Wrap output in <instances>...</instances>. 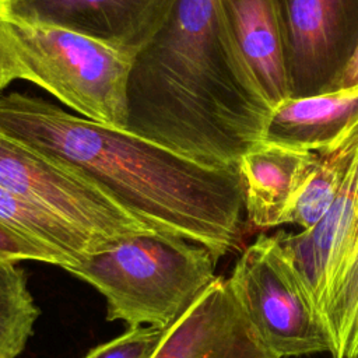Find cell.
<instances>
[{
    "label": "cell",
    "mask_w": 358,
    "mask_h": 358,
    "mask_svg": "<svg viewBox=\"0 0 358 358\" xmlns=\"http://www.w3.org/2000/svg\"><path fill=\"white\" fill-rule=\"evenodd\" d=\"M0 133L77 169L151 231L201 245L215 260L243 243L238 166L201 165L21 92L0 96Z\"/></svg>",
    "instance_id": "1"
},
{
    "label": "cell",
    "mask_w": 358,
    "mask_h": 358,
    "mask_svg": "<svg viewBox=\"0 0 358 358\" xmlns=\"http://www.w3.org/2000/svg\"><path fill=\"white\" fill-rule=\"evenodd\" d=\"M126 112V130L201 165L229 168L264 141L273 108L217 0H179L131 59Z\"/></svg>",
    "instance_id": "2"
},
{
    "label": "cell",
    "mask_w": 358,
    "mask_h": 358,
    "mask_svg": "<svg viewBox=\"0 0 358 358\" xmlns=\"http://www.w3.org/2000/svg\"><path fill=\"white\" fill-rule=\"evenodd\" d=\"M215 262L201 245L151 231L113 241L64 270L105 296L108 320L130 330L168 329L217 278Z\"/></svg>",
    "instance_id": "3"
},
{
    "label": "cell",
    "mask_w": 358,
    "mask_h": 358,
    "mask_svg": "<svg viewBox=\"0 0 358 358\" xmlns=\"http://www.w3.org/2000/svg\"><path fill=\"white\" fill-rule=\"evenodd\" d=\"M130 66L131 57L88 36L0 14V96L24 80L81 117L126 130Z\"/></svg>",
    "instance_id": "4"
},
{
    "label": "cell",
    "mask_w": 358,
    "mask_h": 358,
    "mask_svg": "<svg viewBox=\"0 0 358 358\" xmlns=\"http://www.w3.org/2000/svg\"><path fill=\"white\" fill-rule=\"evenodd\" d=\"M253 329L277 357L333 351L330 330L275 235L243 249L228 277Z\"/></svg>",
    "instance_id": "5"
},
{
    "label": "cell",
    "mask_w": 358,
    "mask_h": 358,
    "mask_svg": "<svg viewBox=\"0 0 358 358\" xmlns=\"http://www.w3.org/2000/svg\"><path fill=\"white\" fill-rule=\"evenodd\" d=\"M0 186L56 214L103 246L151 232L77 169L1 133Z\"/></svg>",
    "instance_id": "6"
},
{
    "label": "cell",
    "mask_w": 358,
    "mask_h": 358,
    "mask_svg": "<svg viewBox=\"0 0 358 358\" xmlns=\"http://www.w3.org/2000/svg\"><path fill=\"white\" fill-rule=\"evenodd\" d=\"M291 98L320 95L358 45V0H277Z\"/></svg>",
    "instance_id": "7"
},
{
    "label": "cell",
    "mask_w": 358,
    "mask_h": 358,
    "mask_svg": "<svg viewBox=\"0 0 358 358\" xmlns=\"http://www.w3.org/2000/svg\"><path fill=\"white\" fill-rule=\"evenodd\" d=\"M179 0H7L4 13L64 28L134 57L162 28Z\"/></svg>",
    "instance_id": "8"
},
{
    "label": "cell",
    "mask_w": 358,
    "mask_h": 358,
    "mask_svg": "<svg viewBox=\"0 0 358 358\" xmlns=\"http://www.w3.org/2000/svg\"><path fill=\"white\" fill-rule=\"evenodd\" d=\"M151 358H277L239 305L229 280L217 277L166 329Z\"/></svg>",
    "instance_id": "9"
},
{
    "label": "cell",
    "mask_w": 358,
    "mask_h": 358,
    "mask_svg": "<svg viewBox=\"0 0 358 358\" xmlns=\"http://www.w3.org/2000/svg\"><path fill=\"white\" fill-rule=\"evenodd\" d=\"M357 217L358 145L343 186L324 217L299 234H275L319 312L327 288L343 266Z\"/></svg>",
    "instance_id": "10"
},
{
    "label": "cell",
    "mask_w": 358,
    "mask_h": 358,
    "mask_svg": "<svg viewBox=\"0 0 358 358\" xmlns=\"http://www.w3.org/2000/svg\"><path fill=\"white\" fill-rule=\"evenodd\" d=\"M319 159V152L266 141L242 155L238 168L248 224L260 229L287 224V217Z\"/></svg>",
    "instance_id": "11"
},
{
    "label": "cell",
    "mask_w": 358,
    "mask_h": 358,
    "mask_svg": "<svg viewBox=\"0 0 358 358\" xmlns=\"http://www.w3.org/2000/svg\"><path fill=\"white\" fill-rule=\"evenodd\" d=\"M228 32L271 108L291 98L277 0H217Z\"/></svg>",
    "instance_id": "12"
},
{
    "label": "cell",
    "mask_w": 358,
    "mask_h": 358,
    "mask_svg": "<svg viewBox=\"0 0 358 358\" xmlns=\"http://www.w3.org/2000/svg\"><path fill=\"white\" fill-rule=\"evenodd\" d=\"M358 127V91L288 98L268 119L264 141L323 154Z\"/></svg>",
    "instance_id": "13"
},
{
    "label": "cell",
    "mask_w": 358,
    "mask_h": 358,
    "mask_svg": "<svg viewBox=\"0 0 358 358\" xmlns=\"http://www.w3.org/2000/svg\"><path fill=\"white\" fill-rule=\"evenodd\" d=\"M0 222L59 253L64 259L62 268L77 264L108 246L3 186H0Z\"/></svg>",
    "instance_id": "14"
},
{
    "label": "cell",
    "mask_w": 358,
    "mask_h": 358,
    "mask_svg": "<svg viewBox=\"0 0 358 358\" xmlns=\"http://www.w3.org/2000/svg\"><path fill=\"white\" fill-rule=\"evenodd\" d=\"M320 313L333 338V358H358V217L343 266L327 288Z\"/></svg>",
    "instance_id": "15"
},
{
    "label": "cell",
    "mask_w": 358,
    "mask_h": 358,
    "mask_svg": "<svg viewBox=\"0 0 358 358\" xmlns=\"http://www.w3.org/2000/svg\"><path fill=\"white\" fill-rule=\"evenodd\" d=\"M358 145V127L337 147L320 154V159L303 185L287 224L302 231L313 228L334 203Z\"/></svg>",
    "instance_id": "16"
},
{
    "label": "cell",
    "mask_w": 358,
    "mask_h": 358,
    "mask_svg": "<svg viewBox=\"0 0 358 358\" xmlns=\"http://www.w3.org/2000/svg\"><path fill=\"white\" fill-rule=\"evenodd\" d=\"M38 316L25 271L17 263L0 262V358L21 354Z\"/></svg>",
    "instance_id": "17"
},
{
    "label": "cell",
    "mask_w": 358,
    "mask_h": 358,
    "mask_svg": "<svg viewBox=\"0 0 358 358\" xmlns=\"http://www.w3.org/2000/svg\"><path fill=\"white\" fill-rule=\"evenodd\" d=\"M166 329L138 327L95 347L84 358H151Z\"/></svg>",
    "instance_id": "18"
},
{
    "label": "cell",
    "mask_w": 358,
    "mask_h": 358,
    "mask_svg": "<svg viewBox=\"0 0 358 358\" xmlns=\"http://www.w3.org/2000/svg\"><path fill=\"white\" fill-rule=\"evenodd\" d=\"M35 260L63 267L64 259L48 246L35 242L0 222V262Z\"/></svg>",
    "instance_id": "19"
},
{
    "label": "cell",
    "mask_w": 358,
    "mask_h": 358,
    "mask_svg": "<svg viewBox=\"0 0 358 358\" xmlns=\"http://www.w3.org/2000/svg\"><path fill=\"white\" fill-rule=\"evenodd\" d=\"M358 91V45L351 55L350 60L330 84L324 94L330 92H357Z\"/></svg>",
    "instance_id": "20"
},
{
    "label": "cell",
    "mask_w": 358,
    "mask_h": 358,
    "mask_svg": "<svg viewBox=\"0 0 358 358\" xmlns=\"http://www.w3.org/2000/svg\"><path fill=\"white\" fill-rule=\"evenodd\" d=\"M6 1L7 0H0V14L4 13V8H6Z\"/></svg>",
    "instance_id": "21"
},
{
    "label": "cell",
    "mask_w": 358,
    "mask_h": 358,
    "mask_svg": "<svg viewBox=\"0 0 358 358\" xmlns=\"http://www.w3.org/2000/svg\"><path fill=\"white\" fill-rule=\"evenodd\" d=\"M6 3H7V1H6Z\"/></svg>",
    "instance_id": "22"
}]
</instances>
